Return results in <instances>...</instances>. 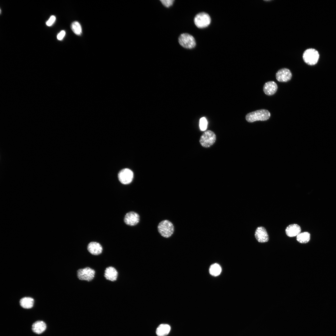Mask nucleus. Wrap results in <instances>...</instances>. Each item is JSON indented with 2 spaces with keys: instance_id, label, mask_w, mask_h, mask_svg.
I'll use <instances>...</instances> for the list:
<instances>
[{
  "instance_id": "f257e3e1",
  "label": "nucleus",
  "mask_w": 336,
  "mask_h": 336,
  "mask_svg": "<svg viewBox=\"0 0 336 336\" xmlns=\"http://www.w3.org/2000/svg\"><path fill=\"white\" fill-rule=\"evenodd\" d=\"M270 116V113L268 110L260 109L248 113L246 115L245 118L247 122L252 123L258 121L267 120Z\"/></svg>"
},
{
  "instance_id": "f03ea898",
  "label": "nucleus",
  "mask_w": 336,
  "mask_h": 336,
  "mask_svg": "<svg viewBox=\"0 0 336 336\" xmlns=\"http://www.w3.org/2000/svg\"><path fill=\"white\" fill-rule=\"evenodd\" d=\"M157 229L160 235L165 238L170 237L173 234L174 229L172 223L166 220L160 222L158 226Z\"/></svg>"
},
{
  "instance_id": "7ed1b4c3",
  "label": "nucleus",
  "mask_w": 336,
  "mask_h": 336,
  "mask_svg": "<svg viewBox=\"0 0 336 336\" xmlns=\"http://www.w3.org/2000/svg\"><path fill=\"white\" fill-rule=\"evenodd\" d=\"M302 58L304 62L308 65H312L316 64L319 58L318 51L313 48L306 49L303 52Z\"/></svg>"
},
{
  "instance_id": "20e7f679",
  "label": "nucleus",
  "mask_w": 336,
  "mask_h": 336,
  "mask_svg": "<svg viewBox=\"0 0 336 336\" xmlns=\"http://www.w3.org/2000/svg\"><path fill=\"white\" fill-rule=\"evenodd\" d=\"M216 137L215 134L212 131L208 130L205 131L201 136L199 142L204 147H210L215 142Z\"/></svg>"
},
{
  "instance_id": "39448f33",
  "label": "nucleus",
  "mask_w": 336,
  "mask_h": 336,
  "mask_svg": "<svg viewBox=\"0 0 336 336\" xmlns=\"http://www.w3.org/2000/svg\"><path fill=\"white\" fill-rule=\"evenodd\" d=\"M95 273L96 271L94 269L90 267H87L77 270V276L79 280L89 282L94 278Z\"/></svg>"
},
{
  "instance_id": "423d86ee",
  "label": "nucleus",
  "mask_w": 336,
  "mask_h": 336,
  "mask_svg": "<svg viewBox=\"0 0 336 336\" xmlns=\"http://www.w3.org/2000/svg\"><path fill=\"white\" fill-rule=\"evenodd\" d=\"M195 24L199 28H205L208 26L211 22L209 15L205 12L199 13L195 16L194 20Z\"/></svg>"
},
{
  "instance_id": "0eeeda50",
  "label": "nucleus",
  "mask_w": 336,
  "mask_h": 336,
  "mask_svg": "<svg viewBox=\"0 0 336 336\" xmlns=\"http://www.w3.org/2000/svg\"><path fill=\"white\" fill-rule=\"evenodd\" d=\"M180 44L183 47L192 49L196 46V41L193 36L187 33H183L178 38Z\"/></svg>"
},
{
  "instance_id": "6e6552de",
  "label": "nucleus",
  "mask_w": 336,
  "mask_h": 336,
  "mask_svg": "<svg viewBox=\"0 0 336 336\" xmlns=\"http://www.w3.org/2000/svg\"><path fill=\"white\" fill-rule=\"evenodd\" d=\"M133 177V171L128 168H125L121 170L118 175L119 181L122 184H127L132 181Z\"/></svg>"
},
{
  "instance_id": "1a4fd4ad",
  "label": "nucleus",
  "mask_w": 336,
  "mask_h": 336,
  "mask_svg": "<svg viewBox=\"0 0 336 336\" xmlns=\"http://www.w3.org/2000/svg\"><path fill=\"white\" fill-rule=\"evenodd\" d=\"M292 77V73L290 70L286 68H283L279 70L276 74L277 80L280 82H287L290 81Z\"/></svg>"
},
{
  "instance_id": "9d476101",
  "label": "nucleus",
  "mask_w": 336,
  "mask_h": 336,
  "mask_svg": "<svg viewBox=\"0 0 336 336\" xmlns=\"http://www.w3.org/2000/svg\"><path fill=\"white\" fill-rule=\"evenodd\" d=\"M139 216L137 213L133 211L129 212L125 216L124 221L125 223L128 225L134 226L136 225L139 222Z\"/></svg>"
},
{
  "instance_id": "9b49d317",
  "label": "nucleus",
  "mask_w": 336,
  "mask_h": 336,
  "mask_svg": "<svg viewBox=\"0 0 336 336\" xmlns=\"http://www.w3.org/2000/svg\"><path fill=\"white\" fill-rule=\"evenodd\" d=\"M254 236L257 241L259 243H265L269 240L267 232L265 228L263 226L258 227L256 228Z\"/></svg>"
},
{
  "instance_id": "f8f14e48",
  "label": "nucleus",
  "mask_w": 336,
  "mask_h": 336,
  "mask_svg": "<svg viewBox=\"0 0 336 336\" xmlns=\"http://www.w3.org/2000/svg\"><path fill=\"white\" fill-rule=\"evenodd\" d=\"M118 274V272L114 267L109 266L105 270L104 276L107 280L114 282L117 280Z\"/></svg>"
},
{
  "instance_id": "ddd939ff",
  "label": "nucleus",
  "mask_w": 336,
  "mask_h": 336,
  "mask_svg": "<svg viewBox=\"0 0 336 336\" xmlns=\"http://www.w3.org/2000/svg\"><path fill=\"white\" fill-rule=\"evenodd\" d=\"M87 249L91 254L95 256L100 255L103 251L101 245L96 242H91L89 243L87 245Z\"/></svg>"
},
{
  "instance_id": "4468645a",
  "label": "nucleus",
  "mask_w": 336,
  "mask_h": 336,
  "mask_svg": "<svg viewBox=\"0 0 336 336\" xmlns=\"http://www.w3.org/2000/svg\"><path fill=\"white\" fill-rule=\"evenodd\" d=\"M278 86L274 81L266 82L264 85L263 90L264 93L268 96L274 95L277 91Z\"/></svg>"
},
{
  "instance_id": "2eb2a0df",
  "label": "nucleus",
  "mask_w": 336,
  "mask_h": 336,
  "mask_svg": "<svg viewBox=\"0 0 336 336\" xmlns=\"http://www.w3.org/2000/svg\"><path fill=\"white\" fill-rule=\"evenodd\" d=\"M301 231L300 226L296 224L289 225L286 228L285 232L287 236L290 237L297 236Z\"/></svg>"
},
{
  "instance_id": "dca6fc26",
  "label": "nucleus",
  "mask_w": 336,
  "mask_h": 336,
  "mask_svg": "<svg viewBox=\"0 0 336 336\" xmlns=\"http://www.w3.org/2000/svg\"><path fill=\"white\" fill-rule=\"evenodd\" d=\"M47 328L46 324L43 321L39 320L35 322L32 326V331L37 334H41L44 332Z\"/></svg>"
},
{
  "instance_id": "f3484780",
  "label": "nucleus",
  "mask_w": 336,
  "mask_h": 336,
  "mask_svg": "<svg viewBox=\"0 0 336 336\" xmlns=\"http://www.w3.org/2000/svg\"><path fill=\"white\" fill-rule=\"evenodd\" d=\"M170 329V327L168 324H161L156 329V333L158 336H166L169 334Z\"/></svg>"
},
{
  "instance_id": "a211bd4d",
  "label": "nucleus",
  "mask_w": 336,
  "mask_h": 336,
  "mask_svg": "<svg viewBox=\"0 0 336 336\" xmlns=\"http://www.w3.org/2000/svg\"><path fill=\"white\" fill-rule=\"evenodd\" d=\"M20 303L21 306L23 308L30 309L33 306L34 300L30 297H24L20 300Z\"/></svg>"
},
{
  "instance_id": "6ab92c4d",
  "label": "nucleus",
  "mask_w": 336,
  "mask_h": 336,
  "mask_svg": "<svg viewBox=\"0 0 336 336\" xmlns=\"http://www.w3.org/2000/svg\"><path fill=\"white\" fill-rule=\"evenodd\" d=\"M310 239V235L308 232L300 233L296 236V240L301 244H306L308 243Z\"/></svg>"
},
{
  "instance_id": "aec40b11",
  "label": "nucleus",
  "mask_w": 336,
  "mask_h": 336,
  "mask_svg": "<svg viewBox=\"0 0 336 336\" xmlns=\"http://www.w3.org/2000/svg\"><path fill=\"white\" fill-rule=\"evenodd\" d=\"M222 271L221 266L217 263L212 264L210 267L209 272L210 273L214 276H217L220 274Z\"/></svg>"
},
{
  "instance_id": "412c9836",
  "label": "nucleus",
  "mask_w": 336,
  "mask_h": 336,
  "mask_svg": "<svg viewBox=\"0 0 336 336\" xmlns=\"http://www.w3.org/2000/svg\"><path fill=\"white\" fill-rule=\"evenodd\" d=\"M71 28L73 32L77 35H80L82 33V28L80 24L77 21L72 22Z\"/></svg>"
},
{
  "instance_id": "4be33fe9",
  "label": "nucleus",
  "mask_w": 336,
  "mask_h": 336,
  "mask_svg": "<svg viewBox=\"0 0 336 336\" xmlns=\"http://www.w3.org/2000/svg\"><path fill=\"white\" fill-rule=\"evenodd\" d=\"M207 120L205 117H202L200 119L199 126L201 130H205L207 128Z\"/></svg>"
},
{
  "instance_id": "5701e85b",
  "label": "nucleus",
  "mask_w": 336,
  "mask_h": 336,
  "mask_svg": "<svg viewBox=\"0 0 336 336\" xmlns=\"http://www.w3.org/2000/svg\"><path fill=\"white\" fill-rule=\"evenodd\" d=\"M162 4L165 7H169L171 6L173 4L174 0H160Z\"/></svg>"
},
{
  "instance_id": "b1692460",
  "label": "nucleus",
  "mask_w": 336,
  "mask_h": 336,
  "mask_svg": "<svg viewBox=\"0 0 336 336\" xmlns=\"http://www.w3.org/2000/svg\"><path fill=\"white\" fill-rule=\"evenodd\" d=\"M56 20V17L54 15L51 16L48 20L46 22V24L48 26H50L54 23Z\"/></svg>"
},
{
  "instance_id": "393cba45",
  "label": "nucleus",
  "mask_w": 336,
  "mask_h": 336,
  "mask_svg": "<svg viewBox=\"0 0 336 336\" xmlns=\"http://www.w3.org/2000/svg\"><path fill=\"white\" fill-rule=\"evenodd\" d=\"M65 35V32L64 30L61 31L57 35V39L58 40H62Z\"/></svg>"
}]
</instances>
